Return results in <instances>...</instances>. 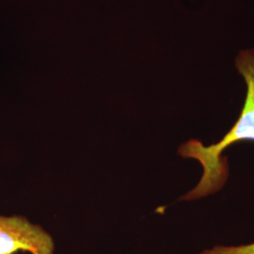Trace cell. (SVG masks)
I'll use <instances>...</instances> for the list:
<instances>
[{"mask_svg":"<svg viewBox=\"0 0 254 254\" xmlns=\"http://www.w3.org/2000/svg\"><path fill=\"white\" fill-rule=\"evenodd\" d=\"M236 64L247 85L241 114L234 127L217 143L205 146L198 139H190L179 147L178 154L182 157L193 158L202 167L200 182L181 200H197L221 190L229 174L227 160L222 156V153L238 141H254V51L240 52Z\"/></svg>","mask_w":254,"mask_h":254,"instance_id":"cell-1","label":"cell"},{"mask_svg":"<svg viewBox=\"0 0 254 254\" xmlns=\"http://www.w3.org/2000/svg\"><path fill=\"white\" fill-rule=\"evenodd\" d=\"M54 251L53 238L41 226L21 216H0V254H54Z\"/></svg>","mask_w":254,"mask_h":254,"instance_id":"cell-2","label":"cell"},{"mask_svg":"<svg viewBox=\"0 0 254 254\" xmlns=\"http://www.w3.org/2000/svg\"><path fill=\"white\" fill-rule=\"evenodd\" d=\"M200 254H254V243L241 246H216Z\"/></svg>","mask_w":254,"mask_h":254,"instance_id":"cell-3","label":"cell"}]
</instances>
